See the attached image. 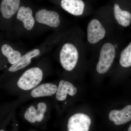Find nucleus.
I'll return each mask as SVG.
<instances>
[{
  "mask_svg": "<svg viewBox=\"0 0 131 131\" xmlns=\"http://www.w3.org/2000/svg\"><path fill=\"white\" fill-rule=\"evenodd\" d=\"M43 76V72L39 68H31L26 71L20 77L17 82V85L23 90H30L40 83Z\"/></svg>",
  "mask_w": 131,
  "mask_h": 131,
  "instance_id": "nucleus-1",
  "label": "nucleus"
},
{
  "mask_svg": "<svg viewBox=\"0 0 131 131\" xmlns=\"http://www.w3.org/2000/svg\"><path fill=\"white\" fill-rule=\"evenodd\" d=\"M115 56V48L110 43H106L102 47L96 66L98 73L105 74L112 64Z\"/></svg>",
  "mask_w": 131,
  "mask_h": 131,
  "instance_id": "nucleus-2",
  "label": "nucleus"
},
{
  "mask_svg": "<svg viewBox=\"0 0 131 131\" xmlns=\"http://www.w3.org/2000/svg\"><path fill=\"white\" fill-rule=\"evenodd\" d=\"M78 59V52L74 45L67 43L62 47L60 53V61L63 68L68 71L73 70Z\"/></svg>",
  "mask_w": 131,
  "mask_h": 131,
  "instance_id": "nucleus-3",
  "label": "nucleus"
},
{
  "mask_svg": "<svg viewBox=\"0 0 131 131\" xmlns=\"http://www.w3.org/2000/svg\"><path fill=\"white\" fill-rule=\"evenodd\" d=\"M89 116L83 113H77L68 120V131H89L91 124Z\"/></svg>",
  "mask_w": 131,
  "mask_h": 131,
  "instance_id": "nucleus-4",
  "label": "nucleus"
},
{
  "mask_svg": "<svg viewBox=\"0 0 131 131\" xmlns=\"http://www.w3.org/2000/svg\"><path fill=\"white\" fill-rule=\"evenodd\" d=\"M87 34L89 42L94 44L103 39L105 35L106 31L99 20L93 19L88 25Z\"/></svg>",
  "mask_w": 131,
  "mask_h": 131,
  "instance_id": "nucleus-5",
  "label": "nucleus"
},
{
  "mask_svg": "<svg viewBox=\"0 0 131 131\" xmlns=\"http://www.w3.org/2000/svg\"><path fill=\"white\" fill-rule=\"evenodd\" d=\"M35 19L40 24L54 28L58 27L60 24L58 14L54 11H47L46 9L38 11L35 15Z\"/></svg>",
  "mask_w": 131,
  "mask_h": 131,
  "instance_id": "nucleus-6",
  "label": "nucleus"
},
{
  "mask_svg": "<svg viewBox=\"0 0 131 131\" xmlns=\"http://www.w3.org/2000/svg\"><path fill=\"white\" fill-rule=\"evenodd\" d=\"M47 110V106L44 102L38 104V109L36 110L33 106L27 108L24 114V117L27 120L31 123L36 121L40 122L44 118V114Z\"/></svg>",
  "mask_w": 131,
  "mask_h": 131,
  "instance_id": "nucleus-7",
  "label": "nucleus"
},
{
  "mask_svg": "<svg viewBox=\"0 0 131 131\" xmlns=\"http://www.w3.org/2000/svg\"><path fill=\"white\" fill-rule=\"evenodd\" d=\"M109 118L117 125L129 122L131 120V105L127 106L122 110H112L109 113Z\"/></svg>",
  "mask_w": 131,
  "mask_h": 131,
  "instance_id": "nucleus-8",
  "label": "nucleus"
},
{
  "mask_svg": "<svg viewBox=\"0 0 131 131\" xmlns=\"http://www.w3.org/2000/svg\"><path fill=\"white\" fill-rule=\"evenodd\" d=\"M61 6L70 14L80 16L83 13L84 4L82 0H62Z\"/></svg>",
  "mask_w": 131,
  "mask_h": 131,
  "instance_id": "nucleus-9",
  "label": "nucleus"
},
{
  "mask_svg": "<svg viewBox=\"0 0 131 131\" xmlns=\"http://www.w3.org/2000/svg\"><path fill=\"white\" fill-rule=\"evenodd\" d=\"M20 0H2L1 4V13L3 18H10L18 11Z\"/></svg>",
  "mask_w": 131,
  "mask_h": 131,
  "instance_id": "nucleus-10",
  "label": "nucleus"
},
{
  "mask_svg": "<svg viewBox=\"0 0 131 131\" xmlns=\"http://www.w3.org/2000/svg\"><path fill=\"white\" fill-rule=\"evenodd\" d=\"M77 89L72 83L68 81L62 80L59 82L58 87L56 98L57 100L63 101L67 96V94L70 96H74L77 93Z\"/></svg>",
  "mask_w": 131,
  "mask_h": 131,
  "instance_id": "nucleus-11",
  "label": "nucleus"
},
{
  "mask_svg": "<svg viewBox=\"0 0 131 131\" xmlns=\"http://www.w3.org/2000/svg\"><path fill=\"white\" fill-rule=\"evenodd\" d=\"M32 15V11L30 8L21 6L19 8L16 17L23 22L24 27L30 30L32 29L35 24V20Z\"/></svg>",
  "mask_w": 131,
  "mask_h": 131,
  "instance_id": "nucleus-12",
  "label": "nucleus"
},
{
  "mask_svg": "<svg viewBox=\"0 0 131 131\" xmlns=\"http://www.w3.org/2000/svg\"><path fill=\"white\" fill-rule=\"evenodd\" d=\"M57 88L56 85L52 83L41 84L32 90L31 96L34 98L51 96L56 93Z\"/></svg>",
  "mask_w": 131,
  "mask_h": 131,
  "instance_id": "nucleus-13",
  "label": "nucleus"
},
{
  "mask_svg": "<svg viewBox=\"0 0 131 131\" xmlns=\"http://www.w3.org/2000/svg\"><path fill=\"white\" fill-rule=\"evenodd\" d=\"M40 54V50L38 49H34L28 52L21 57L18 62L13 64L9 68V71L12 72H16L25 68L30 63L32 58L37 56Z\"/></svg>",
  "mask_w": 131,
  "mask_h": 131,
  "instance_id": "nucleus-14",
  "label": "nucleus"
},
{
  "mask_svg": "<svg viewBox=\"0 0 131 131\" xmlns=\"http://www.w3.org/2000/svg\"><path fill=\"white\" fill-rule=\"evenodd\" d=\"M115 18L119 25L124 27L129 26L131 23V14L128 11L122 10L117 3L114 6Z\"/></svg>",
  "mask_w": 131,
  "mask_h": 131,
  "instance_id": "nucleus-15",
  "label": "nucleus"
},
{
  "mask_svg": "<svg viewBox=\"0 0 131 131\" xmlns=\"http://www.w3.org/2000/svg\"><path fill=\"white\" fill-rule=\"evenodd\" d=\"M1 51L2 54L7 58L9 63L13 65L18 62L21 57L19 52L15 50L7 44H4L2 46Z\"/></svg>",
  "mask_w": 131,
  "mask_h": 131,
  "instance_id": "nucleus-16",
  "label": "nucleus"
},
{
  "mask_svg": "<svg viewBox=\"0 0 131 131\" xmlns=\"http://www.w3.org/2000/svg\"><path fill=\"white\" fill-rule=\"evenodd\" d=\"M119 62L124 68L131 66V42L121 52Z\"/></svg>",
  "mask_w": 131,
  "mask_h": 131,
  "instance_id": "nucleus-17",
  "label": "nucleus"
},
{
  "mask_svg": "<svg viewBox=\"0 0 131 131\" xmlns=\"http://www.w3.org/2000/svg\"><path fill=\"white\" fill-rule=\"evenodd\" d=\"M128 131H131V124L129 126V129H128Z\"/></svg>",
  "mask_w": 131,
  "mask_h": 131,
  "instance_id": "nucleus-18",
  "label": "nucleus"
},
{
  "mask_svg": "<svg viewBox=\"0 0 131 131\" xmlns=\"http://www.w3.org/2000/svg\"><path fill=\"white\" fill-rule=\"evenodd\" d=\"M117 46H117V45H114V47H115V49L117 48Z\"/></svg>",
  "mask_w": 131,
  "mask_h": 131,
  "instance_id": "nucleus-19",
  "label": "nucleus"
},
{
  "mask_svg": "<svg viewBox=\"0 0 131 131\" xmlns=\"http://www.w3.org/2000/svg\"><path fill=\"white\" fill-rule=\"evenodd\" d=\"M4 131L3 130H1V131Z\"/></svg>",
  "mask_w": 131,
  "mask_h": 131,
  "instance_id": "nucleus-20",
  "label": "nucleus"
}]
</instances>
